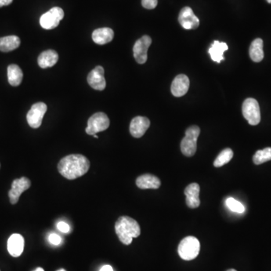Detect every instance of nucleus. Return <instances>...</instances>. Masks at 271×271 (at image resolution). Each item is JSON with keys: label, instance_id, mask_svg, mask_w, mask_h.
Listing matches in <instances>:
<instances>
[{"label": "nucleus", "instance_id": "obj_25", "mask_svg": "<svg viewBox=\"0 0 271 271\" xmlns=\"http://www.w3.org/2000/svg\"><path fill=\"white\" fill-rule=\"evenodd\" d=\"M269 160H271V148L257 151L256 153L253 156V162L256 165L264 164Z\"/></svg>", "mask_w": 271, "mask_h": 271}, {"label": "nucleus", "instance_id": "obj_9", "mask_svg": "<svg viewBox=\"0 0 271 271\" xmlns=\"http://www.w3.org/2000/svg\"><path fill=\"white\" fill-rule=\"evenodd\" d=\"M152 44V39L149 36H143L136 41L134 46V56L136 61L144 64L147 61L148 50Z\"/></svg>", "mask_w": 271, "mask_h": 271}, {"label": "nucleus", "instance_id": "obj_14", "mask_svg": "<svg viewBox=\"0 0 271 271\" xmlns=\"http://www.w3.org/2000/svg\"><path fill=\"white\" fill-rule=\"evenodd\" d=\"M190 81L187 76L181 74L177 76L171 84V92L174 96L180 97L187 94Z\"/></svg>", "mask_w": 271, "mask_h": 271}, {"label": "nucleus", "instance_id": "obj_13", "mask_svg": "<svg viewBox=\"0 0 271 271\" xmlns=\"http://www.w3.org/2000/svg\"><path fill=\"white\" fill-rule=\"evenodd\" d=\"M150 127V121L146 117L137 116L131 121L130 132L135 138L142 137Z\"/></svg>", "mask_w": 271, "mask_h": 271}, {"label": "nucleus", "instance_id": "obj_10", "mask_svg": "<svg viewBox=\"0 0 271 271\" xmlns=\"http://www.w3.org/2000/svg\"><path fill=\"white\" fill-rule=\"evenodd\" d=\"M31 186V182L26 177H22L20 179H15L12 182V189L8 192V197L10 199L12 204H16L19 202L21 194Z\"/></svg>", "mask_w": 271, "mask_h": 271}, {"label": "nucleus", "instance_id": "obj_2", "mask_svg": "<svg viewBox=\"0 0 271 271\" xmlns=\"http://www.w3.org/2000/svg\"><path fill=\"white\" fill-rule=\"evenodd\" d=\"M116 232L120 241L124 245H130L133 239L140 235L141 230L138 222L129 216H121L116 223Z\"/></svg>", "mask_w": 271, "mask_h": 271}, {"label": "nucleus", "instance_id": "obj_6", "mask_svg": "<svg viewBox=\"0 0 271 271\" xmlns=\"http://www.w3.org/2000/svg\"><path fill=\"white\" fill-rule=\"evenodd\" d=\"M110 121L109 117L103 113H97L93 115L88 121V127L85 131L88 135H95L97 133L106 131L109 128Z\"/></svg>", "mask_w": 271, "mask_h": 271}, {"label": "nucleus", "instance_id": "obj_19", "mask_svg": "<svg viewBox=\"0 0 271 271\" xmlns=\"http://www.w3.org/2000/svg\"><path fill=\"white\" fill-rule=\"evenodd\" d=\"M59 56L54 50H47L40 54L38 58V64L42 69L52 67L58 63Z\"/></svg>", "mask_w": 271, "mask_h": 271}, {"label": "nucleus", "instance_id": "obj_32", "mask_svg": "<svg viewBox=\"0 0 271 271\" xmlns=\"http://www.w3.org/2000/svg\"><path fill=\"white\" fill-rule=\"evenodd\" d=\"M44 271L43 268H37V269H36L35 271Z\"/></svg>", "mask_w": 271, "mask_h": 271}, {"label": "nucleus", "instance_id": "obj_31", "mask_svg": "<svg viewBox=\"0 0 271 271\" xmlns=\"http://www.w3.org/2000/svg\"><path fill=\"white\" fill-rule=\"evenodd\" d=\"M113 271V268L110 265H104V266L101 268L100 271Z\"/></svg>", "mask_w": 271, "mask_h": 271}, {"label": "nucleus", "instance_id": "obj_16", "mask_svg": "<svg viewBox=\"0 0 271 271\" xmlns=\"http://www.w3.org/2000/svg\"><path fill=\"white\" fill-rule=\"evenodd\" d=\"M24 249V239L19 233H14L8 240V251L12 256H20Z\"/></svg>", "mask_w": 271, "mask_h": 271}, {"label": "nucleus", "instance_id": "obj_33", "mask_svg": "<svg viewBox=\"0 0 271 271\" xmlns=\"http://www.w3.org/2000/svg\"><path fill=\"white\" fill-rule=\"evenodd\" d=\"M236 271V270L234 269H230V270H228V271Z\"/></svg>", "mask_w": 271, "mask_h": 271}, {"label": "nucleus", "instance_id": "obj_11", "mask_svg": "<svg viewBox=\"0 0 271 271\" xmlns=\"http://www.w3.org/2000/svg\"><path fill=\"white\" fill-rule=\"evenodd\" d=\"M179 22L185 30H195L200 25V20L190 7H185L180 11Z\"/></svg>", "mask_w": 271, "mask_h": 271}, {"label": "nucleus", "instance_id": "obj_26", "mask_svg": "<svg viewBox=\"0 0 271 271\" xmlns=\"http://www.w3.org/2000/svg\"><path fill=\"white\" fill-rule=\"evenodd\" d=\"M226 205L232 212H235L237 213H243L245 211V207H243V204L232 197L227 199Z\"/></svg>", "mask_w": 271, "mask_h": 271}, {"label": "nucleus", "instance_id": "obj_27", "mask_svg": "<svg viewBox=\"0 0 271 271\" xmlns=\"http://www.w3.org/2000/svg\"><path fill=\"white\" fill-rule=\"evenodd\" d=\"M142 5L146 9H154L157 5V0H142Z\"/></svg>", "mask_w": 271, "mask_h": 271}, {"label": "nucleus", "instance_id": "obj_23", "mask_svg": "<svg viewBox=\"0 0 271 271\" xmlns=\"http://www.w3.org/2000/svg\"><path fill=\"white\" fill-rule=\"evenodd\" d=\"M23 72L18 65L12 64L8 67V80L12 86L20 85L23 80Z\"/></svg>", "mask_w": 271, "mask_h": 271}, {"label": "nucleus", "instance_id": "obj_36", "mask_svg": "<svg viewBox=\"0 0 271 271\" xmlns=\"http://www.w3.org/2000/svg\"><path fill=\"white\" fill-rule=\"evenodd\" d=\"M269 3H271V0H267Z\"/></svg>", "mask_w": 271, "mask_h": 271}, {"label": "nucleus", "instance_id": "obj_17", "mask_svg": "<svg viewBox=\"0 0 271 271\" xmlns=\"http://www.w3.org/2000/svg\"><path fill=\"white\" fill-rule=\"evenodd\" d=\"M136 183L140 189H157L160 186V179L152 174L140 175L136 179Z\"/></svg>", "mask_w": 271, "mask_h": 271}, {"label": "nucleus", "instance_id": "obj_8", "mask_svg": "<svg viewBox=\"0 0 271 271\" xmlns=\"http://www.w3.org/2000/svg\"><path fill=\"white\" fill-rule=\"evenodd\" d=\"M47 109V105L41 102L35 103L32 106L31 109L27 115V122L32 128H39L44 116L46 113Z\"/></svg>", "mask_w": 271, "mask_h": 271}, {"label": "nucleus", "instance_id": "obj_30", "mask_svg": "<svg viewBox=\"0 0 271 271\" xmlns=\"http://www.w3.org/2000/svg\"><path fill=\"white\" fill-rule=\"evenodd\" d=\"M12 2H13V0H0V8L5 6V5H10Z\"/></svg>", "mask_w": 271, "mask_h": 271}, {"label": "nucleus", "instance_id": "obj_15", "mask_svg": "<svg viewBox=\"0 0 271 271\" xmlns=\"http://www.w3.org/2000/svg\"><path fill=\"white\" fill-rule=\"evenodd\" d=\"M200 185L197 183H192L185 189L186 196V204L189 208L195 209L200 206Z\"/></svg>", "mask_w": 271, "mask_h": 271}, {"label": "nucleus", "instance_id": "obj_18", "mask_svg": "<svg viewBox=\"0 0 271 271\" xmlns=\"http://www.w3.org/2000/svg\"><path fill=\"white\" fill-rule=\"evenodd\" d=\"M114 38V31L108 27L95 30L92 33V39L95 43L98 45H105L113 41Z\"/></svg>", "mask_w": 271, "mask_h": 271}, {"label": "nucleus", "instance_id": "obj_21", "mask_svg": "<svg viewBox=\"0 0 271 271\" xmlns=\"http://www.w3.org/2000/svg\"><path fill=\"white\" fill-rule=\"evenodd\" d=\"M20 45V38L16 36H8L0 38V52H12L19 48Z\"/></svg>", "mask_w": 271, "mask_h": 271}, {"label": "nucleus", "instance_id": "obj_22", "mask_svg": "<svg viewBox=\"0 0 271 271\" xmlns=\"http://www.w3.org/2000/svg\"><path fill=\"white\" fill-rule=\"evenodd\" d=\"M250 56L252 60L254 62H261L263 60V40L261 39H256L252 42L250 47Z\"/></svg>", "mask_w": 271, "mask_h": 271}, {"label": "nucleus", "instance_id": "obj_3", "mask_svg": "<svg viewBox=\"0 0 271 271\" xmlns=\"http://www.w3.org/2000/svg\"><path fill=\"white\" fill-rule=\"evenodd\" d=\"M200 129L197 126H191L185 132V136L181 142V151L187 157L194 155L197 151V142L200 135Z\"/></svg>", "mask_w": 271, "mask_h": 271}, {"label": "nucleus", "instance_id": "obj_29", "mask_svg": "<svg viewBox=\"0 0 271 271\" xmlns=\"http://www.w3.org/2000/svg\"><path fill=\"white\" fill-rule=\"evenodd\" d=\"M58 230L62 233H67L70 232V227L67 223L64 222H60L58 224Z\"/></svg>", "mask_w": 271, "mask_h": 271}, {"label": "nucleus", "instance_id": "obj_12", "mask_svg": "<svg viewBox=\"0 0 271 271\" xmlns=\"http://www.w3.org/2000/svg\"><path fill=\"white\" fill-rule=\"evenodd\" d=\"M88 82L90 86L94 89L97 90V91H103L106 86L103 67L97 66L95 70L90 72L88 76Z\"/></svg>", "mask_w": 271, "mask_h": 271}, {"label": "nucleus", "instance_id": "obj_24", "mask_svg": "<svg viewBox=\"0 0 271 271\" xmlns=\"http://www.w3.org/2000/svg\"><path fill=\"white\" fill-rule=\"evenodd\" d=\"M233 156V151L231 149H225L220 152L214 161L213 164L215 167H221L228 164Z\"/></svg>", "mask_w": 271, "mask_h": 271}, {"label": "nucleus", "instance_id": "obj_20", "mask_svg": "<svg viewBox=\"0 0 271 271\" xmlns=\"http://www.w3.org/2000/svg\"><path fill=\"white\" fill-rule=\"evenodd\" d=\"M228 49V45L225 42H220L219 41H214L209 49V54L212 60L219 63L222 60H225L224 52Z\"/></svg>", "mask_w": 271, "mask_h": 271}, {"label": "nucleus", "instance_id": "obj_7", "mask_svg": "<svg viewBox=\"0 0 271 271\" xmlns=\"http://www.w3.org/2000/svg\"><path fill=\"white\" fill-rule=\"evenodd\" d=\"M63 17L64 12L63 9L60 7H54L46 13L41 15L40 25L45 30H52L58 27Z\"/></svg>", "mask_w": 271, "mask_h": 271}, {"label": "nucleus", "instance_id": "obj_34", "mask_svg": "<svg viewBox=\"0 0 271 271\" xmlns=\"http://www.w3.org/2000/svg\"><path fill=\"white\" fill-rule=\"evenodd\" d=\"M94 136H95V138H97V139L98 138V136L96 135V134H95V135H94Z\"/></svg>", "mask_w": 271, "mask_h": 271}, {"label": "nucleus", "instance_id": "obj_35", "mask_svg": "<svg viewBox=\"0 0 271 271\" xmlns=\"http://www.w3.org/2000/svg\"><path fill=\"white\" fill-rule=\"evenodd\" d=\"M65 271L64 269H60V270H59V271Z\"/></svg>", "mask_w": 271, "mask_h": 271}, {"label": "nucleus", "instance_id": "obj_28", "mask_svg": "<svg viewBox=\"0 0 271 271\" xmlns=\"http://www.w3.org/2000/svg\"><path fill=\"white\" fill-rule=\"evenodd\" d=\"M48 240H49L50 243L52 244L55 245V246H58L60 245L62 242V238L59 235L56 234V233H52L50 234L48 236Z\"/></svg>", "mask_w": 271, "mask_h": 271}, {"label": "nucleus", "instance_id": "obj_4", "mask_svg": "<svg viewBox=\"0 0 271 271\" xmlns=\"http://www.w3.org/2000/svg\"><path fill=\"white\" fill-rule=\"evenodd\" d=\"M200 250V242L196 237L192 236L184 238L178 247L179 256L185 261H191L197 258Z\"/></svg>", "mask_w": 271, "mask_h": 271}, {"label": "nucleus", "instance_id": "obj_1", "mask_svg": "<svg viewBox=\"0 0 271 271\" xmlns=\"http://www.w3.org/2000/svg\"><path fill=\"white\" fill-rule=\"evenodd\" d=\"M89 160L82 155H70L63 157L58 164V171L66 179L73 180L82 176L90 169Z\"/></svg>", "mask_w": 271, "mask_h": 271}, {"label": "nucleus", "instance_id": "obj_5", "mask_svg": "<svg viewBox=\"0 0 271 271\" xmlns=\"http://www.w3.org/2000/svg\"><path fill=\"white\" fill-rule=\"evenodd\" d=\"M243 115L250 125L255 126L261 121L259 104L256 99L248 98L243 102L242 108Z\"/></svg>", "mask_w": 271, "mask_h": 271}]
</instances>
